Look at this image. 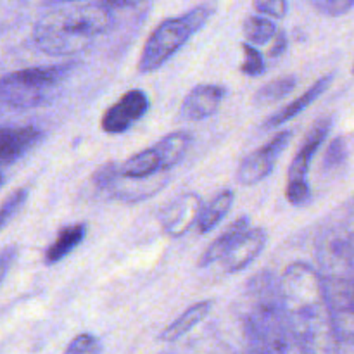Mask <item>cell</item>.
Segmentation results:
<instances>
[{
  "label": "cell",
  "instance_id": "2e32d148",
  "mask_svg": "<svg viewBox=\"0 0 354 354\" xmlns=\"http://www.w3.org/2000/svg\"><path fill=\"white\" fill-rule=\"evenodd\" d=\"M249 228H251V223H249L248 216L237 218V220H235L234 223H232L230 227L220 235V237L214 239V241L204 249L197 266H199V268H206V266H211L213 263H216L218 259H223L225 256L228 254V251L234 248L235 242H237L239 239L249 230Z\"/></svg>",
  "mask_w": 354,
  "mask_h": 354
},
{
  "label": "cell",
  "instance_id": "4316f807",
  "mask_svg": "<svg viewBox=\"0 0 354 354\" xmlns=\"http://www.w3.org/2000/svg\"><path fill=\"white\" fill-rule=\"evenodd\" d=\"M252 7L258 12V16L273 17V19H283L289 9V3L286 0H256Z\"/></svg>",
  "mask_w": 354,
  "mask_h": 354
},
{
  "label": "cell",
  "instance_id": "4dcf8cb0",
  "mask_svg": "<svg viewBox=\"0 0 354 354\" xmlns=\"http://www.w3.org/2000/svg\"><path fill=\"white\" fill-rule=\"evenodd\" d=\"M346 251H348L349 263H351V270L354 277V234H351L348 239H346Z\"/></svg>",
  "mask_w": 354,
  "mask_h": 354
},
{
  "label": "cell",
  "instance_id": "277c9868",
  "mask_svg": "<svg viewBox=\"0 0 354 354\" xmlns=\"http://www.w3.org/2000/svg\"><path fill=\"white\" fill-rule=\"evenodd\" d=\"M214 10V3H201L182 16L161 21L144 44L138 71L152 73L161 68L211 19Z\"/></svg>",
  "mask_w": 354,
  "mask_h": 354
},
{
  "label": "cell",
  "instance_id": "1f68e13d",
  "mask_svg": "<svg viewBox=\"0 0 354 354\" xmlns=\"http://www.w3.org/2000/svg\"><path fill=\"white\" fill-rule=\"evenodd\" d=\"M2 182H3V175H2V171H0V185H2Z\"/></svg>",
  "mask_w": 354,
  "mask_h": 354
},
{
  "label": "cell",
  "instance_id": "7402d4cb",
  "mask_svg": "<svg viewBox=\"0 0 354 354\" xmlns=\"http://www.w3.org/2000/svg\"><path fill=\"white\" fill-rule=\"evenodd\" d=\"M296 76H280V78L272 80L254 93V104L256 106H270L273 102H279V100L286 99L296 88Z\"/></svg>",
  "mask_w": 354,
  "mask_h": 354
},
{
  "label": "cell",
  "instance_id": "8992f818",
  "mask_svg": "<svg viewBox=\"0 0 354 354\" xmlns=\"http://www.w3.org/2000/svg\"><path fill=\"white\" fill-rule=\"evenodd\" d=\"M75 68V62H66L9 73L0 78V100L12 109L45 106Z\"/></svg>",
  "mask_w": 354,
  "mask_h": 354
},
{
  "label": "cell",
  "instance_id": "8fae6325",
  "mask_svg": "<svg viewBox=\"0 0 354 354\" xmlns=\"http://www.w3.org/2000/svg\"><path fill=\"white\" fill-rule=\"evenodd\" d=\"M227 90L214 83H201L194 86L183 99L180 114L187 121H203L214 116L223 102Z\"/></svg>",
  "mask_w": 354,
  "mask_h": 354
},
{
  "label": "cell",
  "instance_id": "52a82bcc",
  "mask_svg": "<svg viewBox=\"0 0 354 354\" xmlns=\"http://www.w3.org/2000/svg\"><path fill=\"white\" fill-rule=\"evenodd\" d=\"M330 118L318 120L317 123L311 127V130L308 131L303 145H301L297 154L294 156L292 162H290V168L289 171H287L286 197L292 206H303V204L308 203V199H310L308 173H310V166L315 154H317L318 149L322 147L324 140L327 138L328 131H330Z\"/></svg>",
  "mask_w": 354,
  "mask_h": 354
},
{
  "label": "cell",
  "instance_id": "d6a6232c",
  "mask_svg": "<svg viewBox=\"0 0 354 354\" xmlns=\"http://www.w3.org/2000/svg\"><path fill=\"white\" fill-rule=\"evenodd\" d=\"M353 73H354V66H353Z\"/></svg>",
  "mask_w": 354,
  "mask_h": 354
},
{
  "label": "cell",
  "instance_id": "9a60e30c",
  "mask_svg": "<svg viewBox=\"0 0 354 354\" xmlns=\"http://www.w3.org/2000/svg\"><path fill=\"white\" fill-rule=\"evenodd\" d=\"M332 80H334V76L332 75H327V76H324V78L317 80V82H315L313 85H311L310 88L303 93V95H299L296 100H292V102H289L287 106H283L282 109H279L277 113H273L272 116L265 121L263 128H265V130H272V128L280 127V124L287 123V121H290V120H294L296 116H299L304 109H308V107H310L311 104H313L315 100H317L318 97H320L322 93H324L325 90L332 85Z\"/></svg>",
  "mask_w": 354,
  "mask_h": 354
},
{
  "label": "cell",
  "instance_id": "9c48e42d",
  "mask_svg": "<svg viewBox=\"0 0 354 354\" xmlns=\"http://www.w3.org/2000/svg\"><path fill=\"white\" fill-rule=\"evenodd\" d=\"M204 201L199 194L185 192L169 201L159 213V223L168 237H183L199 223L204 209Z\"/></svg>",
  "mask_w": 354,
  "mask_h": 354
},
{
  "label": "cell",
  "instance_id": "603a6c76",
  "mask_svg": "<svg viewBox=\"0 0 354 354\" xmlns=\"http://www.w3.org/2000/svg\"><path fill=\"white\" fill-rule=\"evenodd\" d=\"M102 353V342L97 335L90 332L78 334L68 346H66L64 354H100Z\"/></svg>",
  "mask_w": 354,
  "mask_h": 354
},
{
  "label": "cell",
  "instance_id": "484cf974",
  "mask_svg": "<svg viewBox=\"0 0 354 354\" xmlns=\"http://www.w3.org/2000/svg\"><path fill=\"white\" fill-rule=\"evenodd\" d=\"M311 7L324 16L337 17L354 9V0H313Z\"/></svg>",
  "mask_w": 354,
  "mask_h": 354
},
{
  "label": "cell",
  "instance_id": "d4e9b609",
  "mask_svg": "<svg viewBox=\"0 0 354 354\" xmlns=\"http://www.w3.org/2000/svg\"><path fill=\"white\" fill-rule=\"evenodd\" d=\"M242 50H244V61L241 64V71L245 76H251V78L261 76L265 73V59H263L261 52L252 47V45H249L248 41L242 44Z\"/></svg>",
  "mask_w": 354,
  "mask_h": 354
},
{
  "label": "cell",
  "instance_id": "f546056e",
  "mask_svg": "<svg viewBox=\"0 0 354 354\" xmlns=\"http://www.w3.org/2000/svg\"><path fill=\"white\" fill-rule=\"evenodd\" d=\"M287 47H289V41H287L286 31L280 30L279 35L275 37V40L272 41V47H270L268 55L270 57H280V55L286 54Z\"/></svg>",
  "mask_w": 354,
  "mask_h": 354
},
{
  "label": "cell",
  "instance_id": "4fadbf2b",
  "mask_svg": "<svg viewBox=\"0 0 354 354\" xmlns=\"http://www.w3.org/2000/svg\"><path fill=\"white\" fill-rule=\"evenodd\" d=\"M40 138L41 131L35 127H0V166L23 158Z\"/></svg>",
  "mask_w": 354,
  "mask_h": 354
},
{
  "label": "cell",
  "instance_id": "7c38bea8",
  "mask_svg": "<svg viewBox=\"0 0 354 354\" xmlns=\"http://www.w3.org/2000/svg\"><path fill=\"white\" fill-rule=\"evenodd\" d=\"M268 235L263 228H249L241 239L228 251V254L221 259L227 273H239L248 268L256 258L263 252Z\"/></svg>",
  "mask_w": 354,
  "mask_h": 354
},
{
  "label": "cell",
  "instance_id": "6da1fadb",
  "mask_svg": "<svg viewBox=\"0 0 354 354\" xmlns=\"http://www.w3.org/2000/svg\"><path fill=\"white\" fill-rule=\"evenodd\" d=\"M279 287L289 335L299 354H341L320 272L308 263H290Z\"/></svg>",
  "mask_w": 354,
  "mask_h": 354
},
{
  "label": "cell",
  "instance_id": "5bb4252c",
  "mask_svg": "<svg viewBox=\"0 0 354 354\" xmlns=\"http://www.w3.org/2000/svg\"><path fill=\"white\" fill-rule=\"evenodd\" d=\"M162 171H166L165 162L156 145L130 156L127 161L118 165V173L127 180H151Z\"/></svg>",
  "mask_w": 354,
  "mask_h": 354
},
{
  "label": "cell",
  "instance_id": "ba28073f",
  "mask_svg": "<svg viewBox=\"0 0 354 354\" xmlns=\"http://www.w3.org/2000/svg\"><path fill=\"white\" fill-rule=\"evenodd\" d=\"M290 137H292V131H279L265 145H261V147L252 151L249 156H245L237 168V182L241 185L249 187L263 182L266 176L272 175L280 154L289 145Z\"/></svg>",
  "mask_w": 354,
  "mask_h": 354
},
{
  "label": "cell",
  "instance_id": "30bf717a",
  "mask_svg": "<svg viewBox=\"0 0 354 354\" xmlns=\"http://www.w3.org/2000/svg\"><path fill=\"white\" fill-rule=\"evenodd\" d=\"M149 111V97L144 90H128L120 100L109 106L102 114L100 127L106 133L120 135L130 130L133 123L140 121Z\"/></svg>",
  "mask_w": 354,
  "mask_h": 354
},
{
  "label": "cell",
  "instance_id": "44dd1931",
  "mask_svg": "<svg viewBox=\"0 0 354 354\" xmlns=\"http://www.w3.org/2000/svg\"><path fill=\"white\" fill-rule=\"evenodd\" d=\"M242 28H244L245 40L252 47L270 44V41L275 40L280 31V28L273 21H270L268 17L258 16V14H251V16L245 17Z\"/></svg>",
  "mask_w": 354,
  "mask_h": 354
},
{
  "label": "cell",
  "instance_id": "ac0fdd59",
  "mask_svg": "<svg viewBox=\"0 0 354 354\" xmlns=\"http://www.w3.org/2000/svg\"><path fill=\"white\" fill-rule=\"evenodd\" d=\"M86 237V225L85 223H73L62 228L54 239L50 245L45 251V263L47 265H55L62 261L66 256L71 254Z\"/></svg>",
  "mask_w": 354,
  "mask_h": 354
},
{
  "label": "cell",
  "instance_id": "83f0119b",
  "mask_svg": "<svg viewBox=\"0 0 354 354\" xmlns=\"http://www.w3.org/2000/svg\"><path fill=\"white\" fill-rule=\"evenodd\" d=\"M346 156H348V147H346L344 138L337 137L328 145L327 154H325L324 159L325 168H337V166H341L346 161Z\"/></svg>",
  "mask_w": 354,
  "mask_h": 354
},
{
  "label": "cell",
  "instance_id": "cb8c5ba5",
  "mask_svg": "<svg viewBox=\"0 0 354 354\" xmlns=\"http://www.w3.org/2000/svg\"><path fill=\"white\" fill-rule=\"evenodd\" d=\"M28 199V189H17L0 204V230L19 213Z\"/></svg>",
  "mask_w": 354,
  "mask_h": 354
},
{
  "label": "cell",
  "instance_id": "5b68a950",
  "mask_svg": "<svg viewBox=\"0 0 354 354\" xmlns=\"http://www.w3.org/2000/svg\"><path fill=\"white\" fill-rule=\"evenodd\" d=\"M320 275L339 339L354 342V277L346 241L332 242Z\"/></svg>",
  "mask_w": 354,
  "mask_h": 354
},
{
  "label": "cell",
  "instance_id": "ffe728a7",
  "mask_svg": "<svg viewBox=\"0 0 354 354\" xmlns=\"http://www.w3.org/2000/svg\"><path fill=\"white\" fill-rule=\"evenodd\" d=\"M190 144H192V135L185 130L171 131V133L165 135L159 142H156L154 145L161 152L166 171L175 168L183 161V158L189 152Z\"/></svg>",
  "mask_w": 354,
  "mask_h": 354
},
{
  "label": "cell",
  "instance_id": "3957f363",
  "mask_svg": "<svg viewBox=\"0 0 354 354\" xmlns=\"http://www.w3.org/2000/svg\"><path fill=\"white\" fill-rule=\"evenodd\" d=\"M245 290L248 303L242 324L248 339V354L289 353L290 335L279 280L270 272H259L252 277Z\"/></svg>",
  "mask_w": 354,
  "mask_h": 354
},
{
  "label": "cell",
  "instance_id": "7a4b0ae2",
  "mask_svg": "<svg viewBox=\"0 0 354 354\" xmlns=\"http://www.w3.org/2000/svg\"><path fill=\"white\" fill-rule=\"evenodd\" d=\"M113 26L114 12L106 2L57 3L37 21L33 41L48 55H75Z\"/></svg>",
  "mask_w": 354,
  "mask_h": 354
},
{
  "label": "cell",
  "instance_id": "e0dca14e",
  "mask_svg": "<svg viewBox=\"0 0 354 354\" xmlns=\"http://www.w3.org/2000/svg\"><path fill=\"white\" fill-rule=\"evenodd\" d=\"M213 310V301H199L187 308L176 320H173L168 327L162 328L159 339L165 342H176L182 337H185L192 328H196L207 315Z\"/></svg>",
  "mask_w": 354,
  "mask_h": 354
},
{
  "label": "cell",
  "instance_id": "f1b7e54d",
  "mask_svg": "<svg viewBox=\"0 0 354 354\" xmlns=\"http://www.w3.org/2000/svg\"><path fill=\"white\" fill-rule=\"evenodd\" d=\"M16 258H17L16 245H9V248H6L3 251H0V283L3 282L7 272L10 270V266H12L14 259Z\"/></svg>",
  "mask_w": 354,
  "mask_h": 354
},
{
  "label": "cell",
  "instance_id": "d6986e66",
  "mask_svg": "<svg viewBox=\"0 0 354 354\" xmlns=\"http://www.w3.org/2000/svg\"><path fill=\"white\" fill-rule=\"evenodd\" d=\"M235 201V192L232 189H223L209 201V203L204 206L203 214H201V220L197 223L201 234H209L211 230L218 227V225L223 221V218L227 216L228 211H230L232 204Z\"/></svg>",
  "mask_w": 354,
  "mask_h": 354
}]
</instances>
